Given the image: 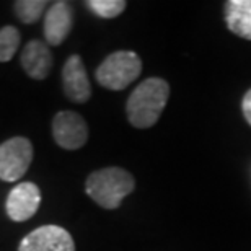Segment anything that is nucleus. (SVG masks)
<instances>
[{"mask_svg":"<svg viewBox=\"0 0 251 251\" xmlns=\"http://www.w3.org/2000/svg\"><path fill=\"white\" fill-rule=\"evenodd\" d=\"M20 41V31L15 26H3L0 29V62H8L13 59L15 52L18 51Z\"/></svg>","mask_w":251,"mask_h":251,"instance_id":"ddd939ff","label":"nucleus"},{"mask_svg":"<svg viewBox=\"0 0 251 251\" xmlns=\"http://www.w3.org/2000/svg\"><path fill=\"white\" fill-rule=\"evenodd\" d=\"M142 72V61L134 51H116L97 69V80L108 90L127 88Z\"/></svg>","mask_w":251,"mask_h":251,"instance_id":"7ed1b4c3","label":"nucleus"},{"mask_svg":"<svg viewBox=\"0 0 251 251\" xmlns=\"http://www.w3.org/2000/svg\"><path fill=\"white\" fill-rule=\"evenodd\" d=\"M225 22L233 34L251 41V0H228L225 3Z\"/></svg>","mask_w":251,"mask_h":251,"instance_id":"9b49d317","label":"nucleus"},{"mask_svg":"<svg viewBox=\"0 0 251 251\" xmlns=\"http://www.w3.org/2000/svg\"><path fill=\"white\" fill-rule=\"evenodd\" d=\"M62 85L65 97L74 103H87L92 97V85H90L87 70L82 57L77 54L70 56L64 64Z\"/></svg>","mask_w":251,"mask_h":251,"instance_id":"6e6552de","label":"nucleus"},{"mask_svg":"<svg viewBox=\"0 0 251 251\" xmlns=\"http://www.w3.org/2000/svg\"><path fill=\"white\" fill-rule=\"evenodd\" d=\"M74 25V10L69 2H56L48 8L44 17V38L51 46H59L69 36Z\"/></svg>","mask_w":251,"mask_h":251,"instance_id":"1a4fd4ad","label":"nucleus"},{"mask_svg":"<svg viewBox=\"0 0 251 251\" xmlns=\"http://www.w3.org/2000/svg\"><path fill=\"white\" fill-rule=\"evenodd\" d=\"M33 160V145L26 137H12L0 145V179L18 181Z\"/></svg>","mask_w":251,"mask_h":251,"instance_id":"20e7f679","label":"nucleus"},{"mask_svg":"<svg viewBox=\"0 0 251 251\" xmlns=\"http://www.w3.org/2000/svg\"><path fill=\"white\" fill-rule=\"evenodd\" d=\"M22 67L28 77L34 80H44L52 70V54L46 43L31 39L22 51Z\"/></svg>","mask_w":251,"mask_h":251,"instance_id":"9d476101","label":"nucleus"},{"mask_svg":"<svg viewBox=\"0 0 251 251\" xmlns=\"http://www.w3.org/2000/svg\"><path fill=\"white\" fill-rule=\"evenodd\" d=\"M135 188L134 176L119 167L101 168L87 178L85 191L103 209H116Z\"/></svg>","mask_w":251,"mask_h":251,"instance_id":"f03ea898","label":"nucleus"},{"mask_svg":"<svg viewBox=\"0 0 251 251\" xmlns=\"http://www.w3.org/2000/svg\"><path fill=\"white\" fill-rule=\"evenodd\" d=\"M18 251H75L74 238L57 225H44L22 240Z\"/></svg>","mask_w":251,"mask_h":251,"instance_id":"423d86ee","label":"nucleus"},{"mask_svg":"<svg viewBox=\"0 0 251 251\" xmlns=\"http://www.w3.org/2000/svg\"><path fill=\"white\" fill-rule=\"evenodd\" d=\"M87 7L98 17L109 20L119 17L127 7V3L124 0H88Z\"/></svg>","mask_w":251,"mask_h":251,"instance_id":"4468645a","label":"nucleus"},{"mask_svg":"<svg viewBox=\"0 0 251 251\" xmlns=\"http://www.w3.org/2000/svg\"><path fill=\"white\" fill-rule=\"evenodd\" d=\"M242 108H243V116H245V119H247L248 124L251 126V90H248L247 95H245L243 103H242Z\"/></svg>","mask_w":251,"mask_h":251,"instance_id":"2eb2a0df","label":"nucleus"},{"mask_svg":"<svg viewBox=\"0 0 251 251\" xmlns=\"http://www.w3.org/2000/svg\"><path fill=\"white\" fill-rule=\"evenodd\" d=\"M170 97L167 80L150 77L137 85L126 104L129 123L137 129H149L162 116Z\"/></svg>","mask_w":251,"mask_h":251,"instance_id":"f257e3e1","label":"nucleus"},{"mask_svg":"<svg viewBox=\"0 0 251 251\" xmlns=\"http://www.w3.org/2000/svg\"><path fill=\"white\" fill-rule=\"evenodd\" d=\"M52 137L59 147L78 150L88 140V126L77 113L59 111L52 121Z\"/></svg>","mask_w":251,"mask_h":251,"instance_id":"39448f33","label":"nucleus"},{"mask_svg":"<svg viewBox=\"0 0 251 251\" xmlns=\"http://www.w3.org/2000/svg\"><path fill=\"white\" fill-rule=\"evenodd\" d=\"M41 204V191L31 181L17 184L7 198V214L15 222L31 219Z\"/></svg>","mask_w":251,"mask_h":251,"instance_id":"0eeeda50","label":"nucleus"},{"mask_svg":"<svg viewBox=\"0 0 251 251\" xmlns=\"http://www.w3.org/2000/svg\"><path fill=\"white\" fill-rule=\"evenodd\" d=\"M48 5L49 3L46 0H18V2H15L13 8L20 22L31 25V23H36L38 20L43 17Z\"/></svg>","mask_w":251,"mask_h":251,"instance_id":"f8f14e48","label":"nucleus"}]
</instances>
